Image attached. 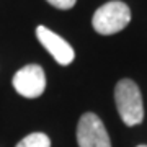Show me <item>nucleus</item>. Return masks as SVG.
Segmentation results:
<instances>
[{
    "mask_svg": "<svg viewBox=\"0 0 147 147\" xmlns=\"http://www.w3.org/2000/svg\"><path fill=\"white\" fill-rule=\"evenodd\" d=\"M115 103L126 126H137L144 119V103L137 84L131 79L119 80L115 87Z\"/></svg>",
    "mask_w": 147,
    "mask_h": 147,
    "instance_id": "nucleus-1",
    "label": "nucleus"
},
{
    "mask_svg": "<svg viewBox=\"0 0 147 147\" xmlns=\"http://www.w3.org/2000/svg\"><path fill=\"white\" fill-rule=\"evenodd\" d=\"M129 21H131L129 7L124 2L111 0L105 5H101L93 13L92 25H93V30L98 34L110 36V34H116L121 30H124L129 25Z\"/></svg>",
    "mask_w": 147,
    "mask_h": 147,
    "instance_id": "nucleus-2",
    "label": "nucleus"
},
{
    "mask_svg": "<svg viewBox=\"0 0 147 147\" xmlns=\"http://www.w3.org/2000/svg\"><path fill=\"white\" fill-rule=\"evenodd\" d=\"M77 144L79 147H111L103 121L95 113H85L77 124Z\"/></svg>",
    "mask_w": 147,
    "mask_h": 147,
    "instance_id": "nucleus-3",
    "label": "nucleus"
},
{
    "mask_svg": "<svg viewBox=\"0 0 147 147\" xmlns=\"http://www.w3.org/2000/svg\"><path fill=\"white\" fill-rule=\"evenodd\" d=\"M13 88L25 98H38L46 88V74L41 65L28 64L13 75Z\"/></svg>",
    "mask_w": 147,
    "mask_h": 147,
    "instance_id": "nucleus-4",
    "label": "nucleus"
},
{
    "mask_svg": "<svg viewBox=\"0 0 147 147\" xmlns=\"http://www.w3.org/2000/svg\"><path fill=\"white\" fill-rule=\"evenodd\" d=\"M36 38L38 41L47 49V53L56 59V62L61 64V65H69L75 59V53H74L72 46L64 38H61L59 34L51 31L49 28L39 25L36 28Z\"/></svg>",
    "mask_w": 147,
    "mask_h": 147,
    "instance_id": "nucleus-5",
    "label": "nucleus"
},
{
    "mask_svg": "<svg viewBox=\"0 0 147 147\" xmlns=\"http://www.w3.org/2000/svg\"><path fill=\"white\" fill-rule=\"evenodd\" d=\"M16 147H51V139L42 132H31L23 137Z\"/></svg>",
    "mask_w": 147,
    "mask_h": 147,
    "instance_id": "nucleus-6",
    "label": "nucleus"
},
{
    "mask_svg": "<svg viewBox=\"0 0 147 147\" xmlns=\"http://www.w3.org/2000/svg\"><path fill=\"white\" fill-rule=\"evenodd\" d=\"M46 2L51 3L53 7H56V8H59V10H69L75 5L77 0H46Z\"/></svg>",
    "mask_w": 147,
    "mask_h": 147,
    "instance_id": "nucleus-7",
    "label": "nucleus"
},
{
    "mask_svg": "<svg viewBox=\"0 0 147 147\" xmlns=\"http://www.w3.org/2000/svg\"><path fill=\"white\" fill-rule=\"evenodd\" d=\"M137 147H147V146H137Z\"/></svg>",
    "mask_w": 147,
    "mask_h": 147,
    "instance_id": "nucleus-8",
    "label": "nucleus"
}]
</instances>
